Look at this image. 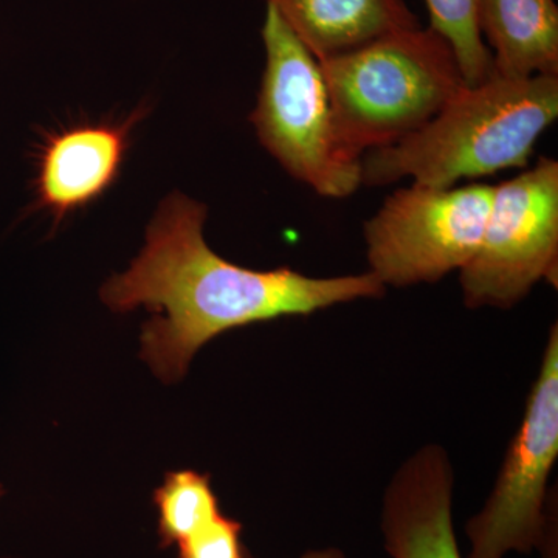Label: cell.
I'll use <instances>...</instances> for the list:
<instances>
[{
  "instance_id": "1",
  "label": "cell",
  "mask_w": 558,
  "mask_h": 558,
  "mask_svg": "<svg viewBox=\"0 0 558 558\" xmlns=\"http://www.w3.org/2000/svg\"><path fill=\"white\" fill-rule=\"evenodd\" d=\"M205 220L201 202L179 191L165 197L146 230L145 247L130 269L101 288L110 311L156 312L143 326L140 354L161 381L182 379L196 352L227 330L385 295L387 288L371 271L312 278L288 267L236 266L209 248Z\"/></svg>"
},
{
  "instance_id": "2",
  "label": "cell",
  "mask_w": 558,
  "mask_h": 558,
  "mask_svg": "<svg viewBox=\"0 0 558 558\" xmlns=\"http://www.w3.org/2000/svg\"><path fill=\"white\" fill-rule=\"evenodd\" d=\"M558 117V76L506 80L492 75L464 86L409 137L362 157V186L402 179L451 189L461 180L524 168Z\"/></svg>"
},
{
  "instance_id": "3",
  "label": "cell",
  "mask_w": 558,
  "mask_h": 558,
  "mask_svg": "<svg viewBox=\"0 0 558 558\" xmlns=\"http://www.w3.org/2000/svg\"><path fill=\"white\" fill-rule=\"evenodd\" d=\"M318 62L337 142L359 163L424 128L468 86L449 43L421 25Z\"/></svg>"
},
{
  "instance_id": "4",
  "label": "cell",
  "mask_w": 558,
  "mask_h": 558,
  "mask_svg": "<svg viewBox=\"0 0 558 558\" xmlns=\"http://www.w3.org/2000/svg\"><path fill=\"white\" fill-rule=\"evenodd\" d=\"M260 38L266 65L250 116L260 145L318 196L347 199L362 186V163L349 160L337 142L317 58L269 7Z\"/></svg>"
},
{
  "instance_id": "5",
  "label": "cell",
  "mask_w": 558,
  "mask_h": 558,
  "mask_svg": "<svg viewBox=\"0 0 558 558\" xmlns=\"http://www.w3.org/2000/svg\"><path fill=\"white\" fill-rule=\"evenodd\" d=\"M494 186L396 190L363 226L369 271L385 288L432 284L478 252Z\"/></svg>"
},
{
  "instance_id": "6",
  "label": "cell",
  "mask_w": 558,
  "mask_h": 558,
  "mask_svg": "<svg viewBox=\"0 0 558 558\" xmlns=\"http://www.w3.org/2000/svg\"><path fill=\"white\" fill-rule=\"evenodd\" d=\"M558 161L542 157L529 170L494 186L478 252L462 267L470 310H510L537 282L557 286Z\"/></svg>"
},
{
  "instance_id": "7",
  "label": "cell",
  "mask_w": 558,
  "mask_h": 558,
  "mask_svg": "<svg viewBox=\"0 0 558 558\" xmlns=\"http://www.w3.org/2000/svg\"><path fill=\"white\" fill-rule=\"evenodd\" d=\"M558 454V330H550L523 424L510 444L490 498L468 524L469 558L529 554L546 538L545 498Z\"/></svg>"
},
{
  "instance_id": "8",
  "label": "cell",
  "mask_w": 558,
  "mask_h": 558,
  "mask_svg": "<svg viewBox=\"0 0 558 558\" xmlns=\"http://www.w3.org/2000/svg\"><path fill=\"white\" fill-rule=\"evenodd\" d=\"M453 470L427 446L403 462L385 495V545L392 558H462L451 520Z\"/></svg>"
},
{
  "instance_id": "9",
  "label": "cell",
  "mask_w": 558,
  "mask_h": 558,
  "mask_svg": "<svg viewBox=\"0 0 558 558\" xmlns=\"http://www.w3.org/2000/svg\"><path fill=\"white\" fill-rule=\"evenodd\" d=\"M138 109L120 123L80 124L50 135L39 156V207L57 222L100 199L119 179Z\"/></svg>"
},
{
  "instance_id": "10",
  "label": "cell",
  "mask_w": 558,
  "mask_h": 558,
  "mask_svg": "<svg viewBox=\"0 0 558 558\" xmlns=\"http://www.w3.org/2000/svg\"><path fill=\"white\" fill-rule=\"evenodd\" d=\"M317 60L402 28L418 27L403 0H266Z\"/></svg>"
},
{
  "instance_id": "11",
  "label": "cell",
  "mask_w": 558,
  "mask_h": 558,
  "mask_svg": "<svg viewBox=\"0 0 558 558\" xmlns=\"http://www.w3.org/2000/svg\"><path fill=\"white\" fill-rule=\"evenodd\" d=\"M478 28L492 54L494 75L558 76L556 0H478Z\"/></svg>"
},
{
  "instance_id": "12",
  "label": "cell",
  "mask_w": 558,
  "mask_h": 558,
  "mask_svg": "<svg viewBox=\"0 0 558 558\" xmlns=\"http://www.w3.org/2000/svg\"><path fill=\"white\" fill-rule=\"evenodd\" d=\"M154 502L159 509L160 546L165 549L179 545L220 515L208 476L194 470L168 473L154 492Z\"/></svg>"
},
{
  "instance_id": "13",
  "label": "cell",
  "mask_w": 558,
  "mask_h": 558,
  "mask_svg": "<svg viewBox=\"0 0 558 558\" xmlns=\"http://www.w3.org/2000/svg\"><path fill=\"white\" fill-rule=\"evenodd\" d=\"M429 28L449 43L468 86H478L494 75L492 54L481 38L478 0H424Z\"/></svg>"
},
{
  "instance_id": "14",
  "label": "cell",
  "mask_w": 558,
  "mask_h": 558,
  "mask_svg": "<svg viewBox=\"0 0 558 558\" xmlns=\"http://www.w3.org/2000/svg\"><path fill=\"white\" fill-rule=\"evenodd\" d=\"M241 531L240 521L220 513L208 526L179 543V558H247Z\"/></svg>"
},
{
  "instance_id": "15",
  "label": "cell",
  "mask_w": 558,
  "mask_h": 558,
  "mask_svg": "<svg viewBox=\"0 0 558 558\" xmlns=\"http://www.w3.org/2000/svg\"><path fill=\"white\" fill-rule=\"evenodd\" d=\"M301 558H347L339 549L311 550Z\"/></svg>"
},
{
  "instance_id": "16",
  "label": "cell",
  "mask_w": 558,
  "mask_h": 558,
  "mask_svg": "<svg viewBox=\"0 0 558 558\" xmlns=\"http://www.w3.org/2000/svg\"><path fill=\"white\" fill-rule=\"evenodd\" d=\"M2 495H3V488H2V486H0V498H2Z\"/></svg>"
},
{
  "instance_id": "17",
  "label": "cell",
  "mask_w": 558,
  "mask_h": 558,
  "mask_svg": "<svg viewBox=\"0 0 558 558\" xmlns=\"http://www.w3.org/2000/svg\"><path fill=\"white\" fill-rule=\"evenodd\" d=\"M247 558H250V556H247Z\"/></svg>"
}]
</instances>
